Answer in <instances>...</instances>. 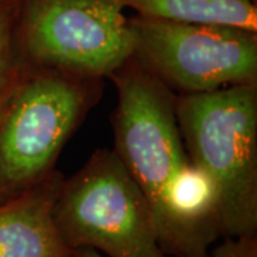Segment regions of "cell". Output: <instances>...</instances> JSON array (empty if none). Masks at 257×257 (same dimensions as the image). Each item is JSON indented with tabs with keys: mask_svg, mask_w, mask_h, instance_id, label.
<instances>
[{
	"mask_svg": "<svg viewBox=\"0 0 257 257\" xmlns=\"http://www.w3.org/2000/svg\"><path fill=\"white\" fill-rule=\"evenodd\" d=\"M101 90V80L25 69L0 111V204L55 173Z\"/></svg>",
	"mask_w": 257,
	"mask_h": 257,
	"instance_id": "obj_2",
	"label": "cell"
},
{
	"mask_svg": "<svg viewBox=\"0 0 257 257\" xmlns=\"http://www.w3.org/2000/svg\"><path fill=\"white\" fill-rule=\"evenodd\" d=\"M109 79L117 90L113 152L145 194L159 236L170 189L190 163L176 119L177 94L135 59Z\"/></svg>",
	"mask_w": 257,
	"mask_h": 257,
	"instance_id": "obj_5",
	"label": "cell"
},
{
	"mask_svg": "<svg viewBox=\"0 0 257 257\" xmlns=\"http://www.w3.org/2000/svg\"><path fill=\"white\" fill-rule=\"evenodd\" d=\"M63 176L45 182L0 204V257H74L55 220V203Z\"/></svg>",
	"mask_w": 257,
	"mask_h": 257,
	"instance_id": "obj_7",
	"label": "cell"
},
{
	"mask_svg": "<svg viewBox=\"0 0 257 257\" xmlns=\"http://www.w3.org/2000/svg\"><path fill=\"white\" fill-rule=\"evenodd\" d=\"M254 2H257V0H254Z\"/></svg>",
	"mask_w": 257,
	"mask_h": 257,
	"instance_id": "obj_13",
	"label": "cell"
},
{
	"mask_svg": "<svg viewBox=\"0 0 257 257\" xmlns=\"http://www.w3.org/2000/svg\"><path fill=\"white\" fill-rule=\"evenodd\" d=\"M55 220L72 250L106 257H169L157 240L146 197L117 155L97 149L72 177L63 179Z\"/></svg>",
	"mask_w": 257,
	"mask_h": 257,
	"instance_id": "obj_3",
	"label": "cell"
},
{
	"mask_svg": "<svg viewBox=\"0 0 257 257\" xmlns=\"http://www.w3.org/2000/svg\"><path fill=\"white\" fill-rule=\"evenodd\" d=\"M22 2L0 0V97L16 86L25 72L19 46Z\"/></svg>",
	"mask_w": 257,
	"mask_h": 257,
	"instance_id": "obj_9",
	"label": "cell"
},
{
	"mask_svg": "<svg viewBox=\"0 0 257 257\" xmlns=\"http://www.w3.org/2000/svg\"><path fill=\"white\" fill-rule=\"evenodd\" d=\"M19 46L25 69L109 79L133 57L119 0H23Z\"/></svg>",
	"mask_w": 257,
	"mask_h": 257,
	"instance_id": "obj_4",
	"label": "cell"
},
{
	"mask_svg": "<svg viewBox=\"0 0 257 257\" xmlns=\"http://www.w3.org/2000/svg\"><path fill=\"white\" fill-rule=\"evenodd\" d=\"M10 92H12V90H10ZM10 92L8 93V94H5V96H2V97H0V111H2L3 106H5V103H6V100H8V97H9Z\"/></svg>",
	"mask_w": 257,
	"mask_h": 257,
	"instance_id": "obj_12",
	"label": "cell"
},
{
	"mask_svg": "<svg viewBox=\"0 0 257 257\" xmlns=\"http://www.w3.org/2000/svg\"><path fill=\"white\" fill-rule=\"evenodd\" d=\"M136 16L176 23L211 25L257 32L254 0H119Z\"/></svg>",
	"mask_w": 257,
	"mask_h": 257,
	"instance_id": "obj_8",
	"label": "cell"
},
{
	"mask_svg": "<svg viewBox=\"0 0 257 257\" xmlns=\"http://www.w3.org/2000/svg\"><path fill=\"white\" fill-rule=\"evenodd\" d=\"M74 257H106V256H103L101 253L96 251V250H93V248H79V250H76V254H74Z\"/></svg>",
	"mask_w": 257,
	"mask_h": 257,
	"instance_id": "obj_11",
	"label": "cell"
},
{
	"mask_svg": "<svg viewBox=\"0 0 257 257\" xmlns=\"http://www.w3.org/2000/svg\"><path fill=\"white\" fill-rule=\"evenodd\" d=\"M209 257H257V237L223 239L211 248Z\"/></svg>",
	"mask_w": 257,
	"mask_h": 257,
	"instance_id": "obj_10",
	"label": "cell"
},
{
	"mask_svg": "<svg viewBox=\"0 0 257 257\" xmlns=\"http://www.w3.org/2000/svg\"><path fill=\"white\" fill-rule=\"evenodd\" d=\"M187 157L213 184L223 239L257 233V84L177 94Z\"/></svg>",
	"mask_w": 257,
	"mask_h": 257,
	"instance_id": "obj_1",
	"label": "cell"
},
{
	"mask_svg": "<svg viewBox=\"0 0 257 257\" xmlns=\"http://www.w3.org/2000/svg\"><path fill=\"white\" fill-rule=\"evenodd\" d=\"M133 57L176 94L257 84V32L128 18Z\"/></svg>",
	"mask_w": 257,
	"mask_h": 257,
	"instance_id": "obj_6",
	"label": "cell"
}]
</instances>
